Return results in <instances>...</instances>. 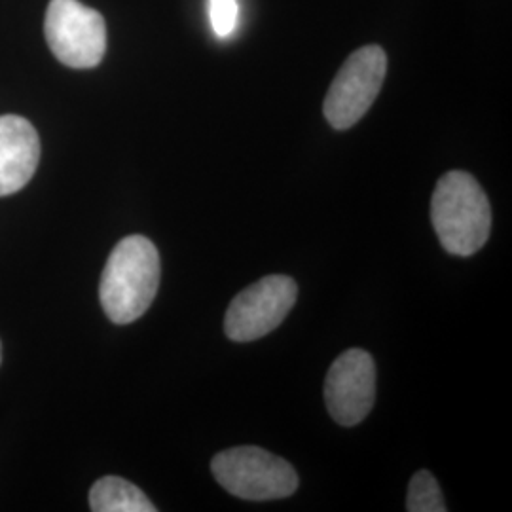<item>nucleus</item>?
Here are the masks:
<instances>
[{"mask_svg":"<svg viewBox=\"0 0 512 512\" xmlns=\"http://www.w3.org/2000/svg\"><path fill=\"white\" fill-rule=\"evenodd\" d=\"M160 255L145 236H128L110 253L103 270L99 298L112 323L137 321L154 302L160 287Z\"/></svg>","mask_w":512,"mask_h":512,"instance_id":"obj_1","label":"nucleus"},{"mask_svg":"<svg viewBox=\"0 0 512 512\" xmlns=\"http://www.w3.org/2000/svg\"><path fill=\"white\" fill-rule=\"evenodd\" d=\"M431 222L440 245L450 255H475L486 245L492 207L473 175L450 171L440 177L431 200Z\"/></svg>","mask_w":512,"mask_h":512,"instance_id":"obj_2","label":"nucleus"},{"mask_svg":"<svg viewBox=\"0 0 512 512\" xmlns=\"http://www.w3.org/2000/svg\"><path fill=\"white\" fill-rule=\"evenodd\" d=\"M215 480L228 494L247 501H274L291 497L298 475L279 456L256 446H239L217 454L211 463Z\"/></svg>","mask_w":512,"mask_h":512,"instance_id":"obj_3","label":"nucleus"},{"mask_svg":"<svg viewBox=\"0 0 512 512\" xmlns=\"http://www.w3.org/2000/svg\"><path fill=\"white\" fill-rule=\"evenodd\" d=\"M44 33L52 54L73 69L97 67L107 52L105 19L80 0H52Z\"/></svg>","mask_w":512,"mask_h":512,"instance_id":"obj_4","label":"nucleus"},{"mask_svg":"<svg viewBox=\"0 0 512 512\" xmlns=\"http://www.w3.org/2000/svg\"><path fill=\"white\" fill-rule=\"evenodd\" d=\"M385 73L387 55L380 46H363L349 55L336 74L323 105L330 126L353 128L376 101L384 86Z\"/></svg>","mask_w":512,"mask_h":512,"instance_id":"obj_5","label":"nucleus"},{"mask_svg":"<svg viewBox=\"0 0 512 512\" xmlns=\"http://www.w3.org/2000/svg\"><path fill=\"white\" fill-rule=\"evenodd\" d=\"M298 287L287 275H268L230 302L224 330L234 342H255L277 329L293 310Z\"/></svg>","mask_w":512,"mask_h":512,"instance_id":"obj_6","label":"nucleus"},{"mask_svg":"<svg viewBox=\"0 0 512 512\" xmlns=\"http://www.w3.org/2000/svg\"><path fill=\"white\" fill-rule=\"evenodd\" d=\"M325 401L332 420L344 427L365 420L376 401V365L368 351L348 349L332 363Z\"/></svg>","mask_w":512,"mask_h":512,"instance_id":"obj_7","label":"nucleus"},{"mask_svg":"<svg viewBox=\"0 0 512 512\" xmlns=\"http://www.w3.org/2000/svg\"><path fill=\"white\" fill-rule=\"evenodd\" d=\"M37 129L16 114L0 116V198L19 192L37 171Z\"/></svg>","mask_w":512,"mask_h":512,"instance_id":"obj_8","label":"nucleus"},{"mask_svg":"<svg viewBox=\"0 0 512 512\" xmlns=\"http://www.w3.org/2000/svg\"><path fill=\"white\" fill-rule=\"evenodd\" d=\"M90 509L93 512H156L147 495L120 476H103L93 484Z\"/></svg>","mask_w":512,"mask_h":512,"instance_id":"obj_9","label":"nucleus"},{"mask_svg":"<svg viewBox=\"0 0 512 512\" xmlns=\"http://www.w3.org/2000/svg\"><path fill=\"white\" fill-rule=\"evenodd\" d=\"M406 511L410 512H446L444 499L440 494L439 482L429 471H418L412 476L408 495H406Z\"/></svg>","mask_w":512,"mask_h":512,"instance_id":"obj_10","label":"nucleus"},{"mask_svg":"<svg viewBox=\"0 0 512 512\" xmlns=\"http://www.w3.org/2000/svg\"><path fill=\"white\" fill-rule=\"evenodd\" d=\"M209 18L217 37H230L238 25V0H209Z\"/></svg>","mask_w":512,"mask_h":512,"instance_id":"obj_11","label":"nucleus"},{"mask_svg":"<svg viewBox=\"0 0 512 512\" xmlns=\"http://www.w3.org/2000/svg\"><path fill=\"white\" fill-rule=\"evenodd\" d=\"M0 363H2V344H0Z\"/></svg>","mask_w":512,"mask_h":512,"instance_id":"obj_12","label":"nucleus"}]
</instances>
